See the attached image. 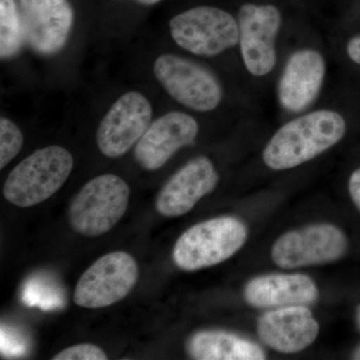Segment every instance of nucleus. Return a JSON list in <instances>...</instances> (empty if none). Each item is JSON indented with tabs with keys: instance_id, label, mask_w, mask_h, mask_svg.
<instances>
[{
	"instance_id": "f257e3e1",
	"label": "nucleus",
	"mask_w": 360,
	"mask_h": 360,
	"mask_svg": "<svg viewBox=\"0 0 360 360\" xmlns=\"http://www.w3.org/2000/svg\"><path fill=\"white\" fill-rule=\"evenodd\" d=\"M347 122L340 112L319 110L283 125L267 142L262 160L272 170H288L314 160L342 141Z\"/></svg>"
},
{
	"instance_id": "f03ea898",
	"label": "nucleus",
	"mask_w": 360,
	"mask_h": 360,
	"mask_svg": "<svg viewBox=\"0 0 360 360\" xmlns=\"http://www.w3.org/2000/svg\"><path fill=\"white\" fill-rule=\"evenodd\" d=\"M72 155L63 146L40 148L11 170L4 182V196L11 205L30 207L49 200L68 179Z\"/></svg>"
},
{
	"instance_id": "7ed1b4c3",
	"label": "nucleus",
	"mask_w": 360,
	"mask_h": 360,
	"mask_svg": "<svg viewBox=\"0 0 360 360\" xmlns=\"http://www.w3.org/2000/svg\"><path fill=\"white\" fill-rule=\"evenodd\" d=\"M248 227L233 217H220L193 225L175 243L172 257L184 271H196L221 264L246 243Z\"/></svg>"
},
{
	"instance_id": "20e7f679",
	"label": "nucleus",
	"mask_w": 360,
	"mask_h": 360,
	"mask_svg": "<svg viewBox=\"0 0 360 360\" xmlns=\"http://www.w3.org/2000/svg\"><path fill=\"white\" fill-rule=\"evenodd\" d=\"M129 184L117 175L94 177L71 201V227L87 238L103 236L122 219L129 207Z\"/></svg>"
},
{
	"instance_id": "39448f33",
	"label": "nucleus",
	"mask_w": 360,
	"mask_h": 360,
	"mask_svg": "<svg viewBox=\"0 0 360 360\" xmlns=\"http://www.w3.org/2000/svg\"><path fill=\"white\" fill-rule=\"evenodd\" d=\"M175 44L194 56H219L239 42L238 22L231 13L214 6H196L169 21Z\"/></svg>"
},
{
	"instance_id": "423d86ee",
	"label": "nucleus",
	"mask_w": 360,
	"mask_h": 360,
	"mask_svg": "<svg viewBox=\"0 0 360 360\" xmlns=\"http://www.w3.org/2000/svg\"><path fill=\"white\" fill-rule=\"evenodd\" d=\"M153 72L163 89L184 108L210 112L221 103L224 89L219 78L195 61L162 54L155 59Z\"/></svg>"
},
{
	"instance_id": "0eeeda50",
	"label": "nucleus",
	"mask_w": 360,
	"mask_h": 360,
	"mask_svg": "<svg viewBox=\"0 0 360 360\" xmlns=\"http://www.w3.org/2000/svg\"><path fill=\"white\" fill-rule=\"evenodd\" d=\"M348 239L330 224L307 225L284 233L272 246L271 257L281 269H298L338 262L347 255Z\"/></svg>"
},
{
	"instance_id": "6e6552de",
	"label": "nucleus",
	"mask_w": 360,
	"mask_h": 360,
	"mask_svg": "<svg viewBox=\"0 0 360 360\" xmlns=\"http://www.w3.org/2000/svg\"><path fill=\"white\" fill-rule=\"evenodd\" d=\"M139 276V265L131 255L113 251L85 270L75 288L73 300L85 309L110 307L129 295Z\"/></svg>"
},
{
	"instance_id": "1a4fd4ad",
	"label": "nucleus",
	"mask_w": 360,
	"mask_h": 360,
	"mask_svg": "<svg viewBox=\"0 0 360 360\" xmlns=\"http://www.w3.org/2000/svg\"><path fill=\"white\" fill-rule=\"evenodd\" d=\"M281 13L272 4H246L238 13L239 46L246 70L255 77L269 75L277 60Z\"/></svg>"
},
{
	"instance_id": "9d476101",
	"label": "nucleus",
	"mask_w": 360,
	"mask_h": 360,
	"mask_svg": "<svg viewBox=\"0 0 360 360\" xmlns=\"http://www.w3.org/2000/svg\"><path fill=\"white\" fill-rule=\"evenodd\" d=\"M153 113V106L141 92L123 94L99 123L96 132L99 150L110 158L129 153L151 124Z\"/></svg>"
},
{
	"instance_id": "9b49d317",
	"label": "nucleus",
	"mask_w": 360,
	"mask_h": 360,
	"mask_svg": "<svg viewBox=\"0 0 360 360\" xmlns=\"http://www.w3.org/2000/svg\"><path fill=\"white\" fill-rule=\"evenodd\" d=\"M25 41L41 56L63 51L70 39L75 13L68 0H18Z\"/></svg>"
},
{
	"instance_id": "f8f14e48",
	"label": "nucleus",
	"mask_w": 360,
	"mask_h": 360,
	"mask_svg": "<svg viewBox=\"0 0 360 360\" xmlns=\"http://www.w3.org/2000/svg\"><path fill=\"white\" fill-rule=\"evenodd\" d=\"M200 132V125L193 116L170 111L151 122L143 136L137 142L134 158L143 169H160L184 146H191Z\"/></svg>"
},
{
	"instance_id": "ddd939ff",
	"label": "nucleus",
	"mask_w": 360,
	"mask_h": 360,
	"mask_svg": "<svg viewBox=\"0 0 360 360\" xmlns=\"http://www.w3.org/2000/svg\"><path fill=\"white\" fill-rule=\"evenodd\" d=\"M326 75L321 52L298 49L288 58L277 84V98L284 110L300 113L316 101Z\"/></svg>"
},
{
	"instance_id": "4468645a",
	"label": "nucleus",
	"mask_w": 360,
	"mask_h": 360,
	"mask_svg": "<svg viewBox=\"0 0 360 360\" xmlns=\"http://www.w3.org/2000/svg\"><path fill=\"white\" fill-rule=\"evenodd\" d=\"M219 181V175L210 158H193L161 188L156 198V210L163 217H181L191 212L201 198L212 193Z\"/></svg>"
},
{
	"instance_id": "2eb2a0df",
	"label": "nucleus",
	"mask_w": 360,
	"mask_h": 360,
	"mask_svg": "<svg viewBox=\"0 0 360 360\" xmlns=\"http://www.w3.org/2000/svg\"><path fill=\"white\" fill-rule=\"evenodd\" d=\"M257 333L267 347L296 354L310 347L319 333V322L307 307L290 305L269 310L257 321Z\"/></svg>"
},
{
	"instance_id": "dca6fc26",
	"label": "nucleus",
	"mask_w": 360,
	"mask_h": 360,
	"mask_svg": "<svg viewBox=\"0 0 360 360\" xmlns=\"http://www.w3.org/2000/svg\"><path fill=\"white\" fill-rule=\"evenodd\" d=\"M245 302L257 309L307 305L316 302L319 288L302 274H272L255 277L245 285Z\"/></svg>"
},
{
	"instance_id": "f3484780",
	"label": "nucleus",
	"mask_w": 360,
	"mask_h": 360,
	"mask_svg": "<svg viewBox=\"0 0 360 360\" xmlns=\"http://www.w3.org/2000/svg\"><path fill=\"white\" fill-rule=\"evenodd\" d=\"M187 352L198 360H264L265 352L257 343L225 331H200L187 343Z\"/></svg>"
},
{
	"instance_id": "a211bd4d",
	"label": "nucleus",
	"mask_w": 360,
	"mask_h": 360,
	"mask_svg": "<svg viewBox=\"0 0 360 360\" xmlns=\"http://www.w3.org/2000/svg\"><path fill=\"white\" fill-rule=\"evenodd\" d=\"M25 42V30L18 2L0 0V58L2 60L15 58Z\"/></svg>"
},
{
	"instance_id": "6ab92c4d",
	"label": "nucleus",
	"mask_w": 360,
	"mask_h": 360,
	"mask_svg": "<svg viewBox=\"0 0 360 360\" xmlns=\"http://www.w3.org/2000/svg\"><path fill=\"white\" fill-rule=\"evenodd\" d=\"M23 134L20 127L7 117L0 118V168L4 167L20 153Z\"/></svg>"
},
{
	"instance_id": "aec40b11",
	"label": "nucleus",
	"mask_w": 360,
	"mask_h": 360,
	"mask_svg": "<svg viewBox=\"0 0 360 360\" xmlns=\"http://www.w3.org/2000/svg\"><path fill=\"white\" fill-rule=\"evenodd\" d=\"M108 355L96 345L84 343L65 348L53 360H106Z\"/></svg>"
},
{
	"instance_id": "412c9836",
	"label": "nucleus",
	"mask_w": 360,
	"mask_h": 360,
	"mask_svg": "<svg viewBox=\"0 0 360 360\" xmlns=\"http://www.w3.org/2000/svg\"><path fill=\"white\" fill-rule=\"evenodd\" d=\"M348 193L352 202L360 212V167L354 170L348 179Z\"/></svg>"
},
{
	"instance_id": "4be33fe9",
	"label": "nucleus",
	"mask_w": 360,
	"mask_h": 360,
	"mask_svg": "<svg viewBox=\"0 0 360 360\" xmlns=\"http://www.w3.org/2000/svg\"><path fill=\"white\" fill-rule=\"evenodd\" d=\"M347 52L350 60L360 65V34L352 37L347 42Z\"/></svg>"
},
{
	"instance_id": "5701e85b",
	"label": "nucleus",
	"mask_w": 360,
	"mask_h": 360,
	"mask_svg": "<svg viewBox=\"0 0 360 360\" xmlns=\"http://www.w3.org/2000/svg\"><path fill=\"white\" fill-rule=\"evenodd\" d=\"M137 4H141L144 6H155V4H160L161 0H135Z\"/></svg>"
},
{
	"instance_id": "b1692460",
	"label": "nucleus",
	"mask_w": 360,
	"mask_h": 360,
	"mask_svg": "<svg viewBox=\"0 0 360 360\" xmlns=\"http://www.w3.org/2000/svg\"><path fill=\"white\" fill-rule=\"evenodd\" d=\"M355 324L360 331V304L357 305L356 309H355Z\"/></svg>"
},
{
	"instance_id": "393cba45",
	"label": "nucleus",
	"mask_w": 360,
	"mask_h": 360,
	"mask_svg": "<svg viewBox=\"0 0 360 360\" xmlns=\"http://www.w3.org/2000/svg\"><path fill=\"white\" fill-rule=\"evenodd\" d=\"M352 359L360 360V345L355 348L354 352H352Z\"/></svg>"
}]
</instances>
